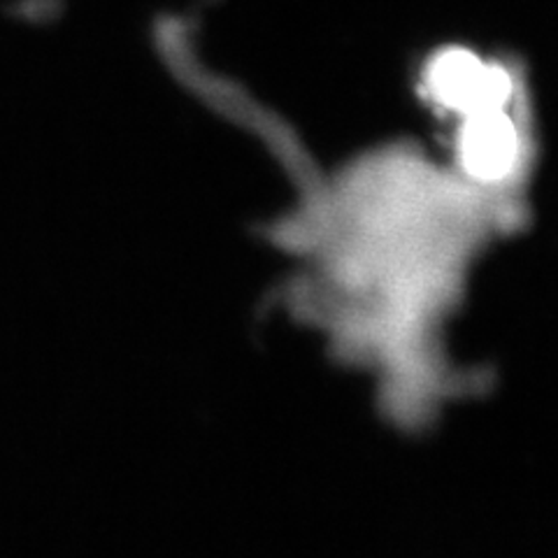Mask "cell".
Wrapping results in <instances>:
<instances>
[{
    "label": "cell",
    "instance_id": "obj_1",
    "mask_svg": "<svg viewBox=\"0 0 558 558\" xmlns=\"http://www.w3.org/2000/svg\"><path fill=\"white\" fill-rule=\"evenodd\" d=\"M428 86L430 94L447 108L468 114L502 110L512 92L505 70L484 65L477 57L461 49H451L433 61Z\"/></svg>",
    "mask_w": 558,
    "mask_h": 558
},
{
    "label": "cell",
    "instance_id": "obj_2",
    "mask_svg": "<svg viewBox=\"0 0 558 558\" xmlns=\"http://www.w3.org/2000/svg\"><path fill=\"white\" fill-rule=\"evenodd\" d=\"M463 163L480 180H498L517 159V131L502 110L468 114L461 137Z\"/></svg>",
    "mask_w": 558,
    "mask_h": 558
}]
</instances>
